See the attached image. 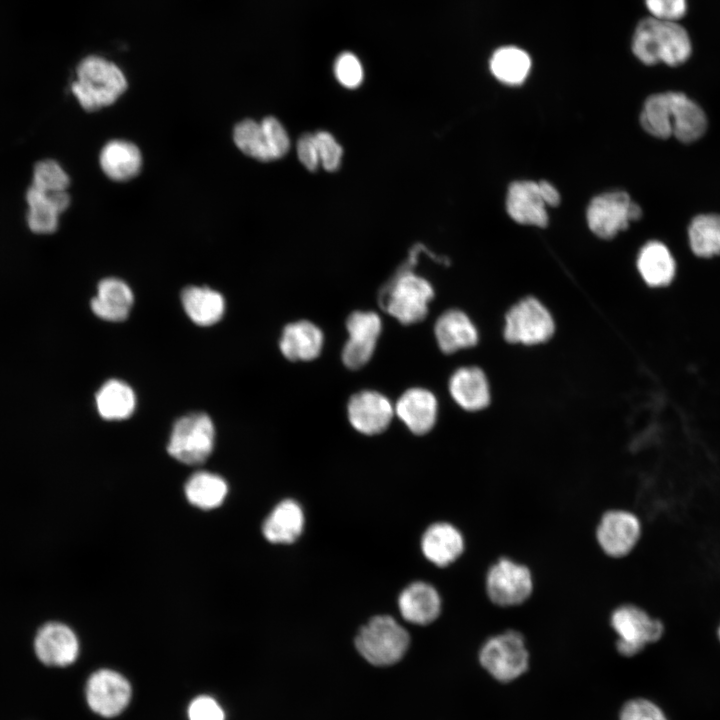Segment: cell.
Listing matches in <instances>:
<instances>
[{
    "label": "cell",
    "mask_w": 720,
    "mask_h": 720,
    "mask_svg": "<svg viewBox=\"0 0 720 720\" xmlns=\"http://www.w3.org/2000/svg\"><path fill=\"white\" fill-rule=\"evenodd\" d=\"M632 51L645 65L678 66L689 59L692 44L688 32L678 22L650 16L635 28Z\"/></svg>",
    "instance_id": "cell-1"
},
{
    "label": "cell",
    "mask_w": 720,
    "mask_h": 720,
    "mask_svg": "<svg viewBox=\"0 0 720 720\" xmlns=\"http://www.w3.org/2000/svg\"><path fill=\"white\" fill-rule=\"evenodd\" d=\"M124 71L101 55H88L77 65L72 94L86 111H96L114 104L127 90Z\"/></svg>",
    "instance_id": "cell-2"
},
{
    "label": "cell",
    "mask_w": 720,
    "mask_h": 720,
    "mask_svg": "<svg viewBox=\"0 0 720 720\" xmlns=\"http://www.w3.org/2000/svg\"><path fill=\"white\" fill-rule=\"evenodd\" d=\"M434 296L432 285L411 271L397 272L379 292V304L405 325L422 321Z\"/></svg>",
    "instance_id": "cell-3"
},
{
    "label": "cell",
    "mask_w": 720,
    "mask_h": 720,
    "mask_svg": "<svg viewBox=\"0 0 720 720\" xmlns=\"http://www.w3.org/2000/svg\"><path fill=\"white\" fill-rule=\"evenodd\" d=\"M409 643L406 629L388 615L373 617L355 638L358 652L375 666L397 663L406 653Z\"/></svg>",
    "instance_id": "cell-4"
},
{
    "label": "cell",
    "mask_w": 720,
    "mask_h": 720,
    "mask_svg": "<svg viewBox=\"0 0 720 720\" xmlns=\"http://www.w3.org/2000/svg\"><path fill=\"white\" fill-rule=\"evenodd\" d=\"M479 662L495 680L507 683L521 677L529 667V651L523 635L506 630L489 637L479 651Z\"/></svg>",
    "instance_id": "cell-5"
},
{
    "label": "cell",
    "mask_w": 720,
    "mask_h": 720,
    "mask_svg": "<svg viewBox=\"0 0 720 720\" xmlns=\"http://www.w3.org/2000/svg\"><path fill=\"white\" fill-rule=\"evenodd\" d=\"M215 443V428L205 413H190L174 424L167 450L177 461L195 465L204 462Z\"/></svg>",
    "instance_id": "cell-6"
},
{
    "label": "cell",
    "mask_w": 720,
    "mask_h": 720,
    "mask_svg": "<svg viewBox=\"0 0 720 720\" xmlns=\"http://www.w3.org/2000/svg\"><path fill=\"white\" fill-rule=\"evenodd\" d=\"M641 207L622 190L601 193L591 199L586 220L589 229L598 238L609 240L628 228L630 222L640 219Z\"/></svg>",
    "instance_id": "cell-7"
},
{
    "label": "cell",
    "mask_w": 720,
    "mask_h": 720,
    "mask_svg": "<svg viewBox=\"0 0 720 720\" xmlns=\"http://www.w3.org/2000/svg\"><path fill=\"white\" fill-rule=\"evenodd\" d=\"M485 588L489 600L500 607H514L526 602L533 593L530 569L511 558L502 557L488 569Z\"/></svg>",
    "instance_id": "cell-8"
},
{
    "label": "cell",
    "mask_w": 720,
    "mask_h": 720,
    "mask_svg": "<svg viewBox=\"0 0 720 720\" xmlns=\"http://www.w3.org/2000/svg\"><path fill=\"white\" fill-rule=\"evenodd\" d=\"M610 625L617 635L616 649L626 657L635 656L647 644L656 642L663 634V624L643 609L624 604L610 615Z\"/></svg>",
    "instance_id": "cell-9"
},
{
    "label": "cell",
    "mask_w": 720,
    "mask_h": 720,
    "mask_svg": "<svg viewBox=\"0 0 720 720\" xmlns=\"http://www.w3.org/2000/svg\"><path fill=\"white\" fill-rule=\"evenodd\" d=\"M555 331L549 310L536 298L516 303L505 317L504 337L513 344L536 345L548 341Z\"/></svg>",
    "instance_id": "cell-10"
},
{
    "label": "cell",
    "mask_w": 720,
    "mask_h": 720,
    "mask_svg": "<svg viewBox=\"0 0 720 720\" xmlns=\"http://www.w3.org/2000/svg\"><path fill=\"white\" fill-rule=\"evenodd\" d=\"M131 695L128 680L114 670L100 669L87 681V703L92 711L103 717L119 715L129 704Z\"/></svg>",
    "instance_id": "cell-11"
},
{
    "label": "cell",
    "mask_w": 720,
    "mask_h": 720,
    "mask_svg": "<svg viewBox=\"0 0 720 720\" xmlns=\"http://www.w3.org/2000/svg\"><path fill=\"white\" fill-rule=\"evenodd\" d=\"M595 535L599 547L606 555L622 558L636 546L641 535V525L633 513L613 509L602 515Z\"/></svg>",
    "instance_id": "cell-12"
},
{
    "label": "cell",
    "mask_w": 720,
    "mask_h": 720,
    "mask_svg": "<svg viewBox=\"0 0 720 720\" xmlns=\"http://www.w3.org/2000/svg\"><path fill=\"white\" fill-rule=\"evenodd\" d=\"M349 339L342 351V361L349 369L363 367L372 357L381 333V319L372 311H355L346 320Z\"/></svg>",
    "instance_id": "cell-13"
},
{
    "label": "cell",
    "mask_w": 720,
    "mask_h": 720,
    "mask_svg": "<svg viewBox=\"0 0 720 720\" xmlns=\"http://www.w3.org/2000/svg\"><path fill=\"white\" fill-rule=\"evenodd\" d=\"M33 647L40 662L54 667L74 663L80 649L75 632L60 622H48L41 626L34 637Z\"/></svg>",
    "instance_id": "cell-14"
},
{
    "label": "cell",
    "mask_w": 720,
    "mask_h": 720,
    "mask_svg": "<svg viewBox=\"0 0 720 720\" xmlns=\"http://www.w3.org/2000/svg\"><path fill=\"white\" fill-rule=\"evenodd\" d=\"M348 419L360 433L375 435L383 432L394 414L391 402L376 391H360L354 394L347 406Z\"/></svg>",
    "instance_id": "cell-15"
},
{
    "label": "cell",
    "mask_w": 720,
    "mask_h": 720,
    "mask_svg": "<svg viewBox=\"0 0 720 720\" xmlns=\"http://www.w3.org/2000/svg\"><path fill=\"white\" fill-rule=\"evenodd\" d=\"M506 211L510 218L521 225L545 228L549 217L538 182L518 180L509 185L506 195Z\"/></svg>",
    "instance_id": "cell-16"
},
{
    "label": "cell",
    "mask_w": 720,
    "mask_h": 720,
    "mask_svg": "<svg viewBox=\"0 0 720 720\" xmlns=\"http://www.w3.org/2000/svg\"><path fill=\"white\" fill-rule=\"evenodd\" d=\"M438 411L437 399L424 388H411L397 400L395 412L407 428L416 435L429 432L435 425Z\"/></svg>",
    "instance_id": "cell-17"
},
{
    "label": "cell",
    "mask_w": 720,
    "mask_h": 720,
    "mask_svg": "<svg viewBox=\"0 0 720 720\" xmlns=\"http://www.w3.org/2000/svg\"><path fill=\"white\" fill-rule=\"evenodd\" d=\"M27 224L31 231L49 234L56 231L59 215L68 208L70 197L66 191L43 192L31 186L26 193Z\"/></svg>",
    "instance_id": "cell-18"
},
{
    "label": "cell",
    "mask_w": 720,
    "mask_h": 720,
    "mask_svg": "<svg viewBox=\"0 0 720 720\" xmlns=\"http://www.w3.org/2000/svg\"><path fill=\"white\" fill-rule=\"evenodd\" d=\"M99 164L103 173L113 181L125 182L136 177L143 165V157L136 144L125 139H113L102 147Z\"/></svg>",
    "instance_id": "cell-19"
},
{
    "label": "cell",
    "mask_w": 720,
    "mask_h": 720,
    "mask_svg": "<svg viewBox=\"0 0 720 720\" xmlns=\"http://www.w3.org/2000/svg\"><path fill=\"white\" fill-rule=\"evenodd\" d=\"M449 391L453 400L467 411L482 410L490 403L487 377L475 366L457 369L450 377Z\"/></svg>",
    "instance_id": "cell-20"
},
{
    "label": "cell",
    "mask_w": 720,
    "mask_h": 720,
    "mask_svg": "<svg viewBox=\"0 0 720 720\" xmlns=\"http://www.w3.org/2000/svg\"><path fill=\"white\" fill-rule=\"evenodd\" d=\"M434 333L439 348L446 354L475 346L479 336L471 319L458 309L441 314L435 323Z\"/></svg>",
    "instance_id": "cell-21"
},
{
    "label": "cell",
    "mask_w": 720,
    "mask_h": 720,
    "mask_svg": "<svg viewBox=\"0 0 720 720\" xmlns=\"http://www.w3.org/2000/svg\"><path fill=\"white\" fill-rule=\"evenodd\" d=\"M421 547L430 562L438 567H445L461 556L465 542L462 533L455 526L439 522L425 531Z\"/></svg>",
    "instance_id": "cell-22"
},
{
    "label": "cell",
    "mask_w": 720,
    "mask_h": 720,
    "mask_svg": "<svg viewBox=\"0 0 720 720\" xmlns=\"http://www.w3.org/2000/svg\"><path fill=\"white\" fill-rule=\"evenodd\" d=\"M323 341L319 327L310 321L300 320L284 327L279 347L288 360L310 361L320 355Z\"/></svg>",
    "instance_id": "cell-23"
},
{
    "label": "cell",
    "mask_w": 720,
    "mask_h": 720,
    "mask_svg": "<svg viewBox=\"0 0 720 720\" xmlns=\"http://www.w3.org/2000/svg\"><path fill=\"white\" fill-rule=\"evenodd\" d=\"M398 604L403 618L418 625L432 623L441 611L440 595L425 582H414L406 587L399 596Z\"/></svg>",
    "instance_id": "cell-24"
},
{
    "label": "cell",
    "mask_w": 720,
    "mask_h": 720,
    "mask_svg": "<svg viewBox=\"0 0 720 720\" xmlns=\"http://www.w3.org/2000/svg\"><path fill=\"white\" fill-rule=\"evenodd\" d=\"M672 135L683 143L701 138L707 129V117L703 109L681 92H668Z\"/></svg>",
    "instance_id": "cell-25"
},
{
    "label": "cell",
    "mask_w": 720,
    "mask_h": 720,
    "mask_svg": "<svg viewBox=\"0 0 720 720\" xmlns=\"http://www.w3.org/2000/svg\"><path fill=\"white\" fill-rule=\"evenodd\" d=\"M133 293L126 282L109 277L98 284L97 294L91 301L93 313L106 321L125 320L133 305Z\"/></svg>",
    "instance_id": "cell-26"
},
{
    "label": "cell",
    "mask_w": 720,
    "mask_h": 720,
    "mask_svg": "<svg viewBox=\"0 0 720 720\" xmlns=\"http://www.w3.org/2000/svg\"><path fill=\"white\" fill-rule=\"evenodd\" d=\"M636 265L643 281L653 288L668 286L676 274V262L671 251L657 240L641 247Z\"/></svg>",
    "instance_id": "cell-27"
},
{
    "label": "cell",
    "mask_w": 720,
    "mask_h": 720,
    "mask_svg": "<svg viewBox=\"0 0 720 720\" xmlns=\"http://www.w3.org/2000/svg\"><path fill=\"white\" fill-rule=\"evenodd\" d=\"M303 527L302 508L294 500L286 499L271 511L263 523L262 531L269 542L288 544L301 535Z\"/></svg>",
    "instance_id": "cell-28"
},
{
    "label": "cell",
    "mask_w": 720,
    "mask_h": 720,
    "mask_svg": "<svg viewBox=\"0 0 720 720\" xmlns=\"http://www.w3.org/2000/svg\"><path fill=\"white\" fill-rule=\"evenodd\" d=\"M183 308L197 325L210 326L224 314L225 300L216 290L204 286L186 287L181 294Z\"/></svg>",
    "instance_id": "cell-29"
},
{
    "label": "cell",
    "mask_w": 720,
    "mask_h": 720,
    "mask_svg": "<svg viewBox=\"0 0 720 720\" xmlns=\"http://www.w3.org/2000/svg\"><path fill=\"white\" fill-rule=\"evenodd\" d=\"M531 65L529 54L512 45L496 49L489 61V68L493 76L509 86L521 85L527 79Z\"/></svg>",
    "instance_id": "cell-30"
},
{
    "label": "cell",
    "mask_w": 720,
    "mask_h": 720,
    "mask_svg": "<svg viewBox=\"0 0 720 720\" xmlns=\"http://www.w3.org/2000/svg\"><path fill=\"white\" fill-rule=\"evenodd\" d=\"M136 406L133 389L125 382L111 379L96 394V407L106 420L117 421L130 417Z\"/></svg>",
    "instance_id": "cell-31"
},
{
    "label": "cell",
    "mask_w": 720,
    "mask_h": 720,
    "mask_svg": "<svg viewBox=\"0 0 720 720\" xmlns=\"http://www.w3.org/2000/svg\"><path fill=\"white\" fill-rule=\"evenodd\" d=\"M226 481L215 473L198 471L185 484V495L193 506L210 510L220 506L227 495Z\"/></svg>",
    "instance_id": "cell-32"
},
{
    "label": "cell",
    "mask_w": 720,
    "mask_h": 720,
    "mask_svg": "<svg viewBox=\"0 0 720 720\" xmlns=\"http://www.w3.org/2000/svg\"><path fill=\"white\" fill-rule=\"evenodd\" d=\"M688 238L694 255L701 258L720 255V215L695 216L688 228Z\"/></svg>",
    "instance_id": "cell-33"
},
{
    "label": "cell",
    "mask_w": 720,
    "mask_h": 720,
    "mask_svg": "<svg viewBox=\"0 0 720 720\" xmlns=\"http://www.w3.org/2000/svg\"><path fill=\"white\" fill-rule=\"evenodd\" d=\"M640 124L653 137L667 139L672 136L668 92L656 93L646 99L640 114Z\"/></svg>",
    "instance_id": "cell-34"
},
{
    "label": "cell",
    "mask_w": 720,
    "mask_h": 720,
    "mask_svg": "<svg viewBox=\"0 0 720 720\" xmlns=\"http://www.w3.org/2000/svg\"><path fill=\"white\" fill-rule=\"evenodd\" d=\"M233 141L245 155L259 161H270L260 122L253 119L239 121L233 129Z\"/></svg>",
    "instance_id": "cell-35"
},
{
    "label": "cell",
    "mask_w": 720,
    "mask_h": 720,
    "mask_svg": "<svg viewBox=\"0 0 720 720\" xmlns=\"http://www.w3.org/2000/svg\"><path fill=\"white\" fill-rule=\"evenodd\" d=\"M70 179L63 167L55 160L39 161L33 170V187L43 192L66 191Z\"/></svg>",
    "instance_id": "cell-36"
},
{
    "label": "cell",
    "mask_w": 720,
    "mask_h": 720,
    "mask_svg": "<svg viewBox=\"0 0 720 720\" xmlns=\"http://www.w3.org/2000/svg\"><path fill=\"white\" fill-rule=\"evenodd\" d=\"M270 161L282 158L287 154L290 140L282 123L273 116L260 121Z\"/></svg>",
    "instance_id": "cell-37"
},
{
    "label": "cell",
    "mask_w": 720,
    "mask_h": 720,
    "mask_svg": "<svg viewBox=\"0 0 720 720\" xmlns=\"http://www.w3.org/2000/svg\"><path fill=\"white\" fill-rule=\"evenodd\" d=\"M334 72L337 80L346 88H357L363 80V68L359 59L352 53H342L338 56Z\"/></svg>",
    "instance_id": "cell-38"
},
{
    "label": "cell",
    "mask_w": 720,
    "mask_h": 720,
    "mask_svg": "<svg viewBox=\"0 0 720 720\" xmlns=\"http://www.w3.org/2000/svg\"><path fill=\"white\" fill-rule=\"evenodd\" d=\"M319 153L320 164L327 171H336L341 163L342 147L332 134L319 131L314 134Z\"/></svg>",
    "instance_id": "cell-39"
},
{
    "label": "cell",
    "mask_w": 720,
    "mask_h": 720,
    "mask_svg": "<svg viewBox=\"0 0 720 720\" xmlns=\"http://www.w3.org/2000/svg\"><path fill=\"white\" fill-rule=\"evenodd\" d=\"M619 720H667L662 710L653 702L635 698L625 702L619 712Z\"/></svg>",
    "instance_id": "cell-40"
},
{
    "label": "cell",
    "mask_w": 720,
    "mask_h": 720,
    "mask_svg": "<svg viewBox=\"0 0 720 720\" xmlns=\"http://www.w3.org/2000/svg\"><path fill=\"white\" fill-rule=\"evenodd\" d=\"M651 17L677 22L687 11V0H645Z\"/></svg>",
    "instance_id": "cell-41"
},
{
    "label": "cell",
    "mask_w": 720,
    "mask_h": 720,
    "mask_svg": "<svg viewBox=\"0 0 720 720\" xmlns=\"http://www.w3.org/2000/svg\"><path fill=\"white\" fill-rule=\"evenodd\" d=\"M188 718L189 720H225V713L214 698L202 695L191 701Z\"/></svg>",
    "instance_id": "cell-42"
},
{
    "label": "cell",
    "mask_w": 720,
    "mask_h": 720,
    "mask_svg": "<svg viewBox=\"0 0 720 720\" xmlns=\"http://www.w3.org/2000/svg\"><path fill=\"white\" fill-rule=\"evenodd\" d=\"M297 155L308 170L315 171L318 168L320 159L314 134L305 133L298 139Z\"/></svg>",
    "instance_id": "cell-43"
},
{
    "label": "cell",
    "mask_w": 720,
    "mask_h": 720,
    "mask_svg": "<svg viewBox=\"0 0 720 720\" xmlns=\"http://www.w3.org/2000/svg\"><path fill=\"white\" fill-rule=\"evenodd\" d=\"M539 190L545 204L550 207H556L560 204L561 197L556 187L546 180L538 181Z\"/></svg>",
    "instance_id": "cell-44"
},
{
    "label": "cell",
    "mask_w": 720,
    "mask_h": 720,
    "mask_svg": "<svg viewBox=\"0 0 720 720\" xmlns=\"http://www.w3.org/2000/svg\"><path fill=\"white\" fill-rule=\"evenodd\" d=\"M719 635H720V631H719Z\"/></svg>",
    "instance_id": "cell-45"
}]
</instances>
